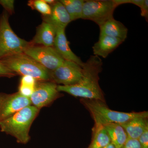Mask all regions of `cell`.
Instances as JSON below:
<instances>
[{
    "label": "cell",
    "instance_id": "obj_1",
    "mask_svg": "<svg viewBox=\"0 0 148 148\" xmlns=\"http://www.w3.org/2000/svg\"><path fill=\"white\" fill-rule=\"evenodd\" d=\"M103 61L95 55L90 56L82 66V79L77 84L71 86L57 85L59 92H67L74 97L100 100L106 103L104 92L99 85V74L102 71Z\"/></svg>",
    "mask_w": 148,
    "mask_h": 148
},
{
    "label": "cell",
    "instance_id": "obj_2",
    "mask_svg": "<svg viewBox=\"0 0 148 148\" xmlns=\"http://www.w3.org/2000/svg\"><path fill=\"white\" fill-rule=\"evenodd\" d=\"M40 110L32 105L25 107L0 122V130L13 136L18 143L27 144L30 140L29 132L31 125Z\"/></svg>",
    "mask_w": 148,
    "mask_h": 148
},
{
    "label": "cell",
    "instance_id": "obj_3",
    "mask_svg": "<svg viewBox=\"0 0 148 148\" xmlns=\"http://www.w3.org/2000/svg\"><path fill=\"white\" fill-rule=\"evenodd\" d=\"M0 61L16 75L29 76L37 81H50V72L24 52L4 57Z\"/></svg>",
    "mask_w": 148,
    "mask_h": 148
},
{
    "label": "cell",
    "instance_id": "obj_4",
    "mask_svg": "<svg viewBox=\"0 0 148 148\" xmlns=\"http://www.w3.org/2000/svg\"><path fill=\"white\" fill-rule=\"evenodd\" d=\"M80 102L89 111L94 121H98L102 124H122L136 117H148L147 111L123 112L113 110L109 108L106 103L100 100L81 98Z\"/></svg>",
    "mask_w": 148,
    "mask_h": 148
},
{
    "label": "cell",
    "instance_id": "obj_5",
    "mask_svg": "<svg viewBox=\"0 0 148 148\" xmlns=\"http://www.w3.org/2000/svg\"><path fill=\"white\" fill-rule=\"evenodd\" d=\"M10 14L5 10L0 15V59L24 52L32 45L15 34L10 24Z\"/></svg>",
    "mask_w": 148,
    "mask_h": 148
},
{
    "label": "cell",
    "instance_id": "obj_6",
    "mask_svg": "<svg viewBox=\"0 0 148 148\" xmlns=\"http://www.w3.org/2000/svg\"><path fill=\"white\" fill-rule=\"evenodd\" d=\"M117 7L114 0L85 1L82 18L93 21L100 27L113 18L114 11Z\"/></svg>",
    "mask_w": 148,
    "mask_h": 148
},
{
    "label": "cell",
    "instance_id": "obj_7",
    "mask_svg": "<svg viewBox=\"0 0 148 148\" xmlns=\"http://www.w3.org/2000/svg\"><path fill=\"white\" fill-rule=\"evenodd\" d=\"M24 52L49 72L58 68L65 61L53 47L33 45L32 44Z\"/></svg>",
    "mask_w": 148,
    "mask_h": 148
},
{
    "label": "cell",
    "instance_id": "obj_8",
    "mask_svg": "<svg viewBox=\"0 0 148 148\" xmlns=\"http://www.w3.org/2000/svg\"><path fill=\"white\" fill-rule=\"evenodd\" d=\"M49 81L57 85H73L82 79V67L73 61L65 60L61 66L49 72Z\"/></svg>",
    "mask_w": 148,
    "mask_h": 148
},
{
    "label": "cell",
    "instance_id": "obj_9",
    "mask_svg": "<svg viewBox=\"0 0 148 148\" xmlns=\"http://www.w3.org/2000/svg\"><path fill=\"white\" fill-rule=\"evenodd\" d=\"M57 85L50 81H37L30 100L32 105L40 110L49 106L61 96L57 90Z\"/></svg>",
    "mask_w": 148,
    "mask_h": 148
},
{
    "label": "cell",
    "instance_id": "obj_10",
    "mask_svg": "<svg viewBox=\"0 0 148 148\" xmlns=\"http://www.w3.org/2000/svg\"><path fill=\"white\" fill-rule=\"evenodd\" d=\"M32 105L30 98L19 92H0V122L7 119L18 111Z\"/></svg>",
    "mask_w": 148,
    "mask_h": 148
},
{
    "label": "cell",
    "instance_id": "obj_11",
    "mask_svg": "<svg viewBox=\"0 0 148 148\" xmlns=\"http://www.w3.org/2000/svg\"><path fill=\"white\" fill-rule=\"evenodd\" d=\"M65 34V29H56V36L53 47L66 61H73L82 67L84 62L71 49Z\"/></svg>",
    "mask_w": 148,
    "mask_h": 148
},
{
    "label": "cell",
    "instance_id": "obj_12",
    "mask_svg": "<svg viewBox=\"0 0 148 148\" xmlns=\"http://www.w3.org/2000/svg\"><path fill=\"white\" fill-rule=\"evenodd\" d=\"M56 28L52 24L43 21L37 29L36 33L31 41L33 45L53 47Z\"/></svg>",
    "mask_w": 148,
    "mask_h": 148
},
{
    "label": "cell",
    "instance_id": "obj_13",
    "mask_svg": "<svg viewBox=\"0 0 148 148\" xmlns=\"http://www.w3.org/2000/svg\"><path fill=\"white\" fill-rule=\"evenodd\" d=\"M51 12L50 15L43 16V21L53 25L56 29H64L71 22L70 16L64 5L57 1L51 6Z\"/></svg>",
    "mask_w": 148,
    "mask_h": 148
},
{
    "label": "cell",
    "instance_id": "obj_14",
    "mask_svg": "<svg viewBox=\"0 0 148 148\" xmlns=\"http://www.w3.org/2000/svg\"><path fill=\"white\" fill-rule=\"evenodd\" d=\"M124 41L108 36H99V40L92 47L94 55L106 58Z\"/></svg>",
    "mask_w": 148,
    "mask_h": 148
},
{
    "label": "cell",
    "instance_id": "obj_15",
    "mask_svg": "<svg viewBox=\"0 0 148 148\" xmlns=\"http://www.w3.org/2000/svg\"><path fill=\"white\" fill-rule=\"evenodd\" d=\"M99 27L100 36H108L119 39L123 41L127 38L128 32L127 28L114 17L109 19Z\"/></svg>",
    "mask_w": 148,
    "mask_h": 148
},
{
    "label": "cell",
    "instance_id": "obj_16",
    "mask_svg": "<svg viewBox=\"0 0 148 148\" xmlns=\"http://www.w3.org/2000/svg\"><path fill=\"white\" fill-rule=\"evenodd\" d=\"M148 117H136L121 124L126 131L128 139L138 140L144 132L148 130Z\"/></svg>",
    "mask_w": 148,
    "mask_h": 148
},
{
    "label": "cell",
    "instance_id": "obj_17",
    "mask_svg": "<svg viewBox=\"0 0 148 148\" xmlns=\"http://www.w3.org/2000/svg\"><path fill=\"white\" fill-rule=\"evenodd\" d=\"M110 143V139L104 125L99 122L94 121L91 142L87 148H104Z\"/></svg>",
    "mask_w": 148,
    "mask_h": 148
},
{
    "label": "cell",
    "instance_id": "obj_18",
    "mask_svg": "<svg viewBox=\"0 0 148 148\" xmlns=\"http://www.w3.org/2000/svg\"><path fill=\"white\" fill-rule=\"evenodd\" d=\"M111 140V143L116 148H121L128 139L127 133L122 126L117 123L103 124Z\"/></svg>",
    "mask_w": 148,
    "mask_h": 148
},
{
    "label": "cell",
    "instance_id": "obj_19",
    "mask_svg": "<svg viewBox=\"0 0 148 148\" xmlns=\"http://www.w3.org/2000/svg\"><path fill=\"white\" fill-rule=\"evenodd\" d=\"M64 5L69 13L71 21L82 18L84 0H61L59 1Z\"/></svg>",
    "mask_w": 148,
    "mask_h": 148
},
{
    "label": "cell",
    "instance_id": "obj_20",
    "mask_svg": "<svg viewBox=\"0 0 148 148\" xmlns=\"http://www.w3.org/2000/svg\"><path fill=\"white\" fill-rule=\"evenodd\" d=\"M37 81L29 76H22L20 79L18 91L23 96L30 98L34 90Z\"/></svg>",
    "mask_w": 148,
    "mask_h": 148
},
{
    "label": "cell",
    "instance_id": "obj_21",
    "mask_svg": "<svg viewBox=\"0 0 148 148\" xmlns=\"http://www.w3.org/2000/svg\"><path fill=\"white\" fill-rule=\"evenodd\" d=\"M28 5L32 10H37L43 16H49L51 12V6L48 4L44 0H30Z\"/></svg>",
    "mask_w": 148,
    "mask_h": 148
},
{
    "label": "cell",
    "instance_id": "obj_22",
    "mask_svg": "<svg viewBox=\"0 0 148 148\" xmlns=\"http://www.w3.org/2000/svg\"><path fill=\"white\" fill-rule=\"evenodd\" d=\"M14 1L12 0H0V5H2L10 14H12L14 12Z\"/></svg>",
    "mask_w": 148,
    "mask_h": 148
},
{
    "label": "cell",
    "instance_id": "obj_23",
    "mask_svg": "<svg viewBox=\"0 0 148 148\" xmlns=\"http://www.w3.org/2000/svg\"><path fill=\"white\" fill-rule=\"evenodd\" d=\"M16 75V73L10 71L0 61V77L11 78Z\"/></svg>",
    "mask_w": 148,
    "mask_h": 148
},
{
    "label": "cell",
    "instance_id": "obj_24",
    "mask_svg": "<svg viewBox=\"0 0 148 148\" xmlns=\"http://www.w3.org/2000/svg\"><path fill=\"white\" fill-rule=\"evenodd\" d=\"M117 6L125 3H131L141 8L143 5L144 0H114Z\"/></svg>",
    "mask_w": 148,
    "mask_h": 148
},
{
    "label": "cell",
    "instance_id": "obj_25",
    "mask_svg": "<svg viewBox=\"0 0 148 148\" xmlns=\"http://www.w3.org/2000/svg\"><path fill=\"white\" fill-rule=\"evenodd\" d=\"M121 148H141L138 140L128 139Z\"/></svg>",
    "mask_w": 148,
    "mask_h": 148
},
{
    "label": "cell",
    "instance_id": "obj_26",
    "mask_svg": "<svg viewBox=\"0 0 148 148\" xmlns=\"http://www.w3.org/2000/svg\"><path fill=\"white\" fill-rule=\"evenodd\" d=\"M138 140L141 148H148V130L140 136Z\"/></svg>",
    "mask_w": 148,
    "mask_h": 148
},
{
    "label": "cell",
    "instance_id": "obj_27",
    "mask_svg": "<svg viewBox=\"0 0 148 148\" xmlns=\"http://www.w3.org/2000/svg\"><path fill=\"white\" fill-rule=\"evenodd\" d=\"M141 10V15L142 16L145 17L146 20L148 21V1L144 0L143 5L140 8Z\"/></svg>",
    "mask_w": 148,
    "mask_h": 148
},
{
    "label": "cell",
    "instance_id": "obj_28",
    "mask_svg": "<svg viewBox=\"0 0 148 148\" xmlns=\"http://www.w3.org/2000/svg\"><path fill=\"white\" fill-rule=\"evenodd\" d=\"M104 148H116V147H115L114 146V145H113L112 143H110L109 145H108V146H106V147H105Z\"/></svg>",
    "mask_w": 148,
    "mask_h": 148
}]
</instances>
